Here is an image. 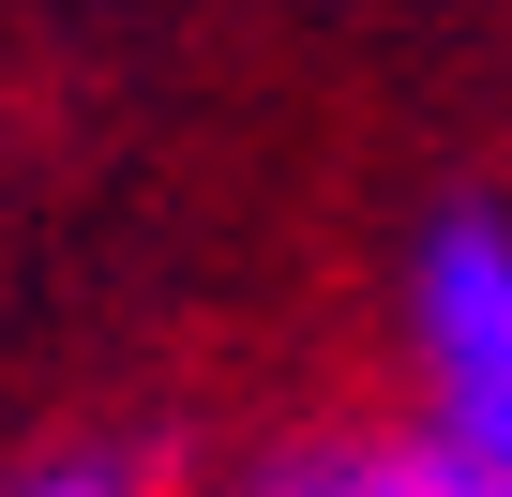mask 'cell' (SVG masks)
Returning a JSON list of instances; mask_svg holds the SVG:
<instances>
[{
	"label": "cell",
	"mask_w": 512,
	"mask_h": 497,
	"mask_svg": "<svg viewBox=\"0 0 512 497\" xmlns=\"http://www.w3.org/2000/svg\"><path fill=\"white\" fill-rule=\"evenodd\" d=\"M392 347H407V422L467 467V497H512V196H437L407 226Z\"/></svg>",
	"instance_id": "6da1fadb"
},
{
	"label": "cell",
	"mask_w": 512,
	"mask_h": 497,
	"mask_svg": "<svg viewBox=\"0 0 512 497\" xmlns=\"http://www.w3.org/2000/svg\"><path fill=\"white\" fill-rule=\"evenodd\" d=\"M241 497H467V467H452L422 422H332V437L256 452Z\"/></svg>",
	"instance_id": "7a4b0ae2"
},
{
	"label": "cell",
	"mask_w": 512,
	"mask_h": 497,
	"mask_svg": "<svg viewBox=\"0 0 512 497\" xmlns=\"http://www.w3.org/2000/svg\"><path fill=\"white\" fill-rule=\"evenodd\" d=\"M0 497H151V452H121V437H76V452H46V467H16Z\"/></svg>",
	"instance_id": "3957f363"
}]
</instances>
